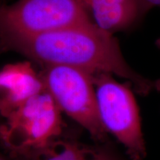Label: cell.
<instances>
[{"mask_svg":"<svg viewBox=\"0 0 160 160\" xmlns=\"http://www.w3.org/2000/svg\"><path fill=\"white\" fill-rule=\"evenodd\" d=\"M0 42L5 52H17L42 67L62 65L91 74L108 73L125 79L141 96L155 91L154 81L139 74L126 62L117 38L93 21L33 37L2 36Z\"/></svg>","mask_w":160,"mask_h":160,"instance_id":"obj_1","label":"cell"},{"mask_svg":"<svg viewBox=\"0 0 160 160\" xmlns=\"http://www.w3.org/2000/svg\"><path fill=\"white\" fill-rule=\"evenodd\" d=\"M62 111L45 89L5 119L0 141L13 159L37 151L63 133Z\"/></svg>","mask_w":160,"mask_h":160,"instance_id":"obj_2","label":"cell"},{"mask_svg":"<svg viewBox=\"0 0 160 160\" xmlns=\"http://www.w3.org/2000/svg\"><path fill=\"white\" fill-rule=\"evenodd\" d=\"M45 87L62 112L81 125L97 143L108 142L100 121L93 74L73 66H43L39 73Z\"/></svg>","mask_w":160,"mask_h":160,"instance_id":"obj_3","label":"cell"},{"mask_svg":"<svg viewBox=\"0 0 160 160\" xmlns=\"http://www.w3.org/2000/svg\"><path fill=\"white\" fill-rule=\"evenodd\" d=\"M99 117L108 133L125 148L131 160H143L146 147L139 108L131 84H121L108 73L93 74Z\"/></svg>","mask_w":160,"mask_h":160,"instance_id":"obj_4","label":"cell"},{"mask_svg":"<svg viewBox=\"0 0 160 160\" xmlns=\"http://www.w3.org/2000/svg\"><path fill=\"white\" fill-rule=\"evenodd\" d=\"M80 0H18L0 5V37H33L92 21Z\"/></svg>","mask_w":160,"mask_h":160,"instance_id":"obj_5","label":"cell"},{"mask_svg":"<svg viewBox=\"0 0 160 160\" xmlns=\"http://www.w3.org/2000/svg\"><path fill=\"white\" fill-rule=\"evenodd\" d=\"M44 90L42 80L30 62L4 67L0 71V111L4 119Z\"/></svg>","mask_w":160,"mask_h":160,"instance_id":"obj_6","label":"cell"},{"mask_svg":"<svg viewBox=\"0 0 160 160\" xmlns=\"http://www.w3.org/2000/svg\"><path fill=\"white\" fill-rule=\"evenodd\" d=\"M102 29L113 33L139 22L147 11L138 0H80Z\"/></svg>","mask_w":160,"mask_h":160,"instance_id":"obj_7","label":"cell"},{"mask_svg":"<svg viewBox=\"0 0 160 160\" xmlns=\"http://www.w3.org/2000/svg\"><path fill=\"white\" fill-rule=\"evenodd\" d=\"M13 160H125L109 142L92 146L62 135L37 151Z\"/></svg>","mask_w":160,"mask_h":160,"instance_id":"obj_8","label":"cell"},{"mask_svg":"<svg viewBox=\"0 0 160 160\" xmlns=\"http://www.w3.org/2000/svg\"><path fill=\"white\" fill-rule=\"evenodd\" d=\"M138 1L147 12H148L153 8H160V0H138Z\"/></svg>","mask_w":160,"mask_h":160,"instance_id":"obj_9","label":"cell"},{"mask_svg":"<svg viewBox=\"0 0 160 160\" xmlns=\"http://www.w3.org/2000/svg\"><path fill=\"white\" fill-rule=\"evenodd\" d=\"M157 45L160 48V39L159 40H158L157 41ZM154 88H155V91L160 92V78L154 80Z\"/></svg>","mask_w":160,"mask_h":160,"instance_id":"obj_10","label":"cell"},{"mask_svg":"<svg viewBox=\"0 0 160 160\" xmlns=\"http://www.w3.org/2000/svg\"><path fill=\"white\" fill-rule=\"evenodd\" d=\"M3 53H5V51H4L1 42H0V54ZM4 122H5V119H4V117H2V115L1 113V111H0V128H1L2 125H3Z\"/></svg>","mask_w":160,"mask_h":160,"instance_id":"obj_11","label":"cell"},{"mask_svg":"<svg viewBox=\"0 0 160 160\" xmlns=\"http://www.w3.org/2000/svg\"><path fill=\"white\" fill-rule=\"evenodd\" d=\"M0 160H9V159H8L5 156H4L3 153L0 151Z\"/></svg>","mask_w":160,"mask_h":160,"instance_id":"obj_12","label":"cell"},{"mask_svg":"<svg viewBox=\"0 0 160 160\" xmlns=\"http://www.w3.org/2000/svg\"><path fill=\"white\" fill-rule=\"evenodd\" d=\"M5 2V0H0V5H1L2 3Z\"/></svg>","mask_w":160,"mask_h":160,"instance_id":"obj_13","label":"cell"}]
</instances>
